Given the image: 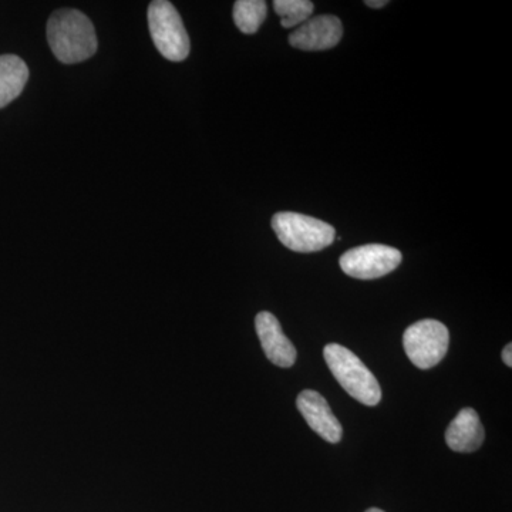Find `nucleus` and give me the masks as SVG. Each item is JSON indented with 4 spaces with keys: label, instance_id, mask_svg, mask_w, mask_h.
Segmentation results:
<instances>
[{
    "label": "nucleus",
    "instance_id": "3",
    "mask_svg": "<svg viewBox=\"0 0 512 512\" xmlns=\"http://www.w3.org/2000/svg\"><path fill=\"white\" fill-rule=\"evenodd\" d=\"M276 237L291 251L318 252L328 248L336 238V231L328 222L296 212H278L272 218Z\"/></svg>",
    "mask_w": 512,
    "mask_h": 512
},
{
    "label": "nucleus",
    "instance_id": "7",
    "mask_svg": "<svg viewBox=\"0 0 512 512\" xmlns=\"http://www.w3.org/2000/svg\"><path fill=\"white\" fill-rule=\"evenodd\" d=\"M342 36L343 26L339 18L320 15L306 20L291 33L289 45L305 52H318L338 46Z\"/></svg>",
    "mask_w": 512,
    "mask_h": 512
},
{
    "label": "nucleus",
    "instance_id": "13",
    "mask_svg": "<svg viewBox=\"0 0 512 512\" xmlns=\"http://www.w3.org/2000/svg\"><path fill=\"white\" fill-rule=\"evenodd\" d=\"M274 9L281 18V25L292 29L311 19L315 6L309 0H275Z\"/></svg>",
    "mask_w": 512,
    "mask_h": 512
},
{
    "label": "nucleus",
    "instance_id": "1",
    "mask_svg": "<svg viewBox=\"0 0 512 512\" xmlns=\"http://www.w3.org/2000/svg\"><path fill=\"white\" fill-rule=\"evenodd\" d=\"M47 42L56 59L64 64L90 59L99 46L92 20L77 9L53 12L47 22Z\"/></svg>",
    "mask_w": 512,
    "mask_h": 512
},
{
    "label": "nucleus",
    "instance_id": "6",
    "mask_svg": "<svg viewBox=\"0 0 512 512\" xmlns=\"http://www.w3.org/2000/svg\"><path fill=\"white\" fill-rule=\"evenodd\" d=\"M402 252L387 245L370 244L350 249L340 256V268L352 278L369 281L390 274L402 264Z\"/></svg>",
    "mask_w": 512,
    "mask_h": 512
},
{
    "label": "nucleus",
    "instance_id": "16",
    "mask_svg": "<svg viewBox=\"0 0 512 512\" xmlns=\"http://www.w3.org/2000/svg\"><path fill=\"white\" fill-rule=\"evenodd\" d=\"M366 512H384L382 510H379V508H369Z\"/></svg>",
    "mask_w": 512,
    "mask_h": 512
},
{
    "label": "nucleus",
    "instance_id": "10",
    "mask_svg": "<svg viewBox=\"0 0 512 512\" xmlns=\"http://www.w3.org/2000/svg\"><path fill=\"white\" fill-rule=\"evenodd\" d=\"M485 431L476 410L463 409L446 431L447 446L457 453H473L484 443Z\"/></svg>",
    "mask_w": 512,
    "mask_h": 512
},
{
    "label": "nucleus",
    "instance_id": "2",
    "mask_svg": "<svg viewBox=\"0 0 512 512\" xmlns=\"http://www.w3.org/2000/svg\"><path fill=\"white\" fill-rule=\"evenodd\" d=\"M323 356L330 372L353 399L365 406L379 404L382 400L380 384L355 353L338 343H330L323 349Z\"/></svg>",
    "mask_w": 512,
    "mask_h": 512
},
{
    "label": "nucleus",
    "instance_id": "12",
    "mask_svg": "<svg viewBox=\"0 0 512 512\" xmlns=\"http://www.w3.org/2000/svg\"><path fill=\"white\" fill-rule=\"evenodd\" d=\"M268 6L264 0H238L234 5V22L245 35H254L265 22Z\"/></svg>",
    "mask_w": 512,
    "mask_h": 512
},
{
    "label": "nucleus",
    "instance_id": "11",
    "mask_svg": "<svg viewBox=\"0 0 512 512\" xmlns=\"http://www.w3.org/2000/svg\"><path fill=\"white\" fill-rule=\"evenodd\" d=\"M28 80V64L16 55H0V109L18 99Z\"/></svg>",
    "mask_w": 512,
    "mask_h": 512
},
{
    "label": "nucleus",
    "instance_id": "9",
    "mask_svg": "<svg viewBox=\"0 0 512 512\" xmlns=\"http://www.w3.org/2000/svg\"><path fill=\"white\" fill-rule=\"evenodd\" d=\"M256 333L266 357L279 367L295 365L296 349L286 338L279 320L271 312H259L255 319Z\"/></svg>",
    "mask_w": 512,
    "mask_h": 512
},
{
    "label": "nucleus",
    "instance_id": "5",
    "mask_svg": "<svg viewBox=\"0 0 512 512\" xmlns=\"http://www.w3.org/2000/svg\"><path fill=\"white\" fill-rule=\"evenodd\" d=\"M450 333L439 320L424 319L413 323L403 335L406 355L421 370L431 369L444 359Z\"/></svg>",
    "mask_w": 512,
    "mask_h": 512
},
{
    "label": "nucleus",
    "instance_id": "15",
    "mask_svg": "<svg viewBox=\"0 0 512 512\" xmlns=\"http://www.w3.org/2000/svg\"><path fill=\"white\" fill-rule=\"evenodd\" d=\"M366 5L369 6V8L380 9L389 5V2H387V0H367Z\"/></svg>",
    "mask_w": 512,
    "mask_h": 512
},
{
    "label": "nucleus",
    "instance_id": "8",
    "mask_svg": "<svg viewBox=\"0 0 512 512\" xmlns=\"http://www.w3.org/2000/svg\"><path fill=\"white\" fill-rule=\"evenodd\" d=\"M299 412L305 417L306 423L328 443H339L342 440V424L330 410L325 397L313 390H303L296 399Z\"/></svg>",
    "mask_w": 512,
    "mask_h": 512
},
{
    "label": "nucleus",
    "instance_id": "14",
    "mask_svg": "<svg viewBox=\"0 0 512 512\" xmlns=\"http://www.w3.org/2000/svg\"><path fill=\"white\" fill-rule=\"evenodd\" d=\"M512 345L511 343H508L507 346H505L504 350H503V360H504V363L505 365H507L508 367H511L512 366Z\"/></svg>",
    "mask_w": 512,
    "mask_h": 512
},
{
    "label": "nucleus",
    "instance_id": "4",
    "mask_svg": "<svg viewBox=\"0 0 512 512\" xmlns=\"http://www.w3.org/2000/svg\"><path fill=\"white\" fill-rule=\"evenodd\" d=\"M148 28L160 55L170 62H183L190 55L191 42L183 19L173 3L154 0L148 6Z\"/></svg>",
    "mask_w": 512,
    "mask_h": 512
}]
</instances>
